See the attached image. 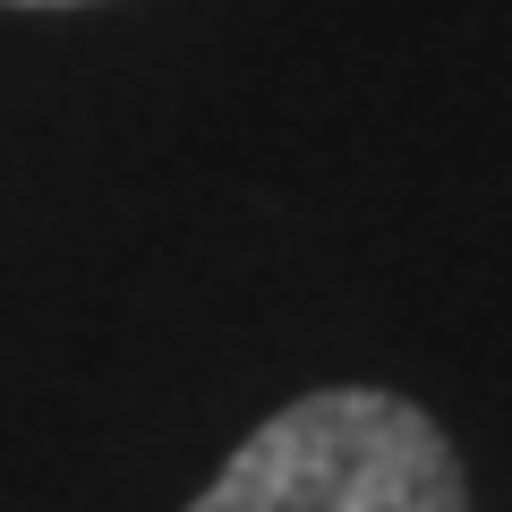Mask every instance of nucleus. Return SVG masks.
I'll list each match as a JSON object with an SVG mask.
<instances>
[{"label":"nucleus","instance_id":"1","mask_svg":"<svg viewBox=\"0 0 512 512\" xmlns=\"http://www.w3.org/2000/svg\"><path fill=\"white\" fill-rule=\"evenodd\" d=\"M188 512H470V478L419 402L333 384L282 402Z\"/></svg>","mask_w":512,"mask_h":512},{"label":"nucleus","instance_id":"2","mask_svg":"<svg viewBox=\"0 0 512 512\" xmlns=\"http://www.w3.org/2000/svg\"><path fill=\"white\" fill-rule=\"evenodd\" d=\"M18 9H60V0H18Z\"/></svg>","mask_w":512,"mask_h":512}]
</instances>
